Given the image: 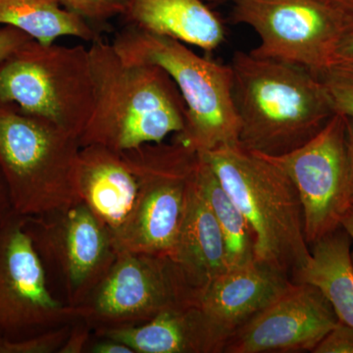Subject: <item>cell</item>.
Wrapping results in <instances>:
<instances>
[{
  "label": "cell",
  "instance_id": "25",
  "mask_svg": "<svg viewBox=\"0 0 353 353\" xmlns=\"http://www.w3.org/2000/svg\"><path fill=\"white\" fill-rule=\"evenodd\" d=\"M312 352L353 353V327L339 320Z\"/></svg>",
  "mask_w": 353,
  "mask_h": 353
},
{
  "label": "cell",
  "instance_id": "27",
  "mask_svg": "<svg viewBox=\"0 0 353 353\" xmlns=\"http://www.w3.org/2000/svg\"><path fill=\"white\" fill-rule=\"evenodd\" d=\"M30 39H32L31 37L16 28L10 26L0 28V63Z\"/></svg>",
  "mask_w": 353,
  "mask_h": 353
},
{
  "label": "cell",
  "instance_id": "16",
  "mask_svg": "<svg viewBox=\"0 0 353 353\" xmlns=\"http://www.w3.org/2000/svg\"><path fill=\"white\" fill-rule=\"evenodd\" d=\"M127 345L134 353H222L227 336L199 304L169 309L134 326L94 330Z\"/></svg>",
  "mask_w": 353,
  "mask_h": 353
},
{
  "label": "cell",
  "instance_id": "15",
  "mask_svg": "<svg viewBox=\"0 0 353 353\" xmlns=\"http://www.w3.org/2000/svg\"><path fill=\"white\" fill-rule=\"evenodd\" d=\"M292 283L284 272L254 259L229 268L204 290L199 306L225 336H229L263 310Z\"/></svg>",
  "mask_w": 353,
  "mask_h": 353
},
{
  "label": "cell",
  "instance_id": "26",
  "mask_svg": "<svg viewBox=\"0 0 353 353\" xmlns=\"http://www.w3.org/2000/svg\"><path fill=\"white\" fill-rule=\"evenodd\" d=\"M92 336L94 329L83 320L77 319L72 322L68 336L58 353L87 352Z\"/></svg>",
  "mask_w": 353,
  "mask_h": 353
},
{
  "label": "cell",
  "instance_id": "11",
  "mask_svg": "<svg viewBox=\"0 0 353 353\" xmlns=\"http://www.w3.org/2000/svg\"><path fill=\"white\" fill-rule=\"evenodd\" d=\"M77 319L75 307L51 292L24 218L14 216L0 230V340H22Z\"/></svg>",
  "mask_w": 353,
  "mask_h": 353
},
{
  "label": "cell",
  "instance_id": "8",
  "mask_svg": "<svg viewBox=\"0 0 353 353\" xmlns=\"http://www.w3.org/2000/svg\"><path fill=\"white\" fill-rule=\"evenodd\" d=\"M201 294L169 256L119 250L110 270L81 305L78 319L92 329L134 326L182 306Z\"/></svg>",
  "mask_w": 353,
  "mask_h": 353
},
{
  "label": "cell",
  "instance_id": "28",
  "mask_svg": "<svg viewBox=\"0 0 353 353\" xmlns=\"http://www.w3.org/2000/svg\"><path fill=\"white\" fill-rule=\"evenodd\" d=\"M90 353H134V350L120 341L108 336H92L88 352Z\"/></svg>",
  "mask_w": 353,
  "mask_h": 353
},
{
  "label": "cell",
  "instance_id": "10",
  "mask_svg": "<svg viewBox=\"0 0 353 353\" xmlns=\"http://www.w3.org/2000/svg\"><path fill=\"white\" fill-rule=\"evenodd\" d=\"M24 224L46 269L59 276L72 307L85 301L117 259L112 236L83 202L24 218Z\"/></svg>",
  "mask_w": 353,
  "mask_h": 353
},
{
  "label": "cell",
  "instance_id": "23",
  "mask_svg": "<svg viewBox=\"0 0 353 353\" xmlns=\"http://www.w3.org/2000/svg\"><path fill=\"white\" fill-rule=\"evenodd\" d=\"M72 323L30 338L0 340V353H58L66 341Z\"/></svg>",
  "mask_w": 353,
  "mask_h": 353
},
{
  "label": "cell",
  "instance_id": "31",
  "mask_svg": "<svg viewBox=\"0 0 353 353\" xmlns=\"http://www.w3.org/2000/svg\"><path fill=\"white\" fill-rule=\"evenodd\" d=\"M348 166H350V197L353 201V119L345 117ZM350 201V202H352Z\"/></svg>",
  "mask_w": 353,
  "mask_h": 353
},
{
  "label": "cell",
  "instance_id": "9",
  "mask_svg": "<svg viewBox=\"0 0 353 353\" xmlns=\"http://www.w3.org/2000/svg\"><path fill=\"white\" fill-rule=\"evenodd\" d=\"M232 20L248 25L260 44L257 57L282 60L319 73L333 62L353 15L328 0H231Z\"/></svg>",
  "mask_w": 353,
  "mask_h": 353
},
{
  "label": "cell",
  "instance_id": "19",
  "mask_svg": "<svg viewBox=\"0 0 353 353\" xmlns=\"http://www.w3.org/2000/svg\"><path fill=\"white\" fill-rule=\"evenodd\" d=\"M352 240L340 227L310 246L307 265L292 282L308 283L321 290L340 321L353 327Z\"/></svg>",
  "mask_w": 353,
  "mask_h": 353
},
{
  "label": "cell",
  "instance_id": "29",
  "mask_svg": "<svg viewBox=\"0 0 353 353\" xmlns=\"http://www.w3.org/2000/svg\"><path fill=\"white\" fill-rule=\"evenodd\" d=\"M16 215L17 214L14 211L6 179L0 170V230L8 224Z\"/></svg>",
  "mask_w": 353,
  "mask_h": 353
},
{
  "label": "cell",
  "instance_id": "1",
  "mask_svg": "<svg viewBox=\"0 0 353 353\" xmlns=\"http://www.w3.org/2000/svg\"><path fill=\"white\" fill-rule=\"evenodd\" d=\"M239 143L279 157L301 148L336 114L314 72L301 65L238 51L230 64Z\"/></svg>",
  "mask_w": 353,
  "mask_h": 353
},
{
  "label": "cell",
  "instance_id": "2",
  "mask_svg": "<svg viewBox=\"0 0 353 353\" xmlns=\"http://www.w3.org/2000/svg\"><path fill=\"white\" fill-rule=\"evenodd\" d=\"M94 105L79 139L81 148L124 152L163 143L185 130L187 110L171 77L154 64L129 61L113 43H90Z\"/></svg>",
  "mask_w": 353,
  "mask_h": 353
},
{
  "label": "cell",
  "instance_id": "24",
  "mask_svg": "<svg viewBox=\"0 0 353 353\" xmlns=\"http://www.w3.org/2000/svg\"><path fill=\"white\" fill-rule=\"evenodd\" d=\"M85 20L105 21L124 14L128 0H58Z\"/></svg>",
  "mask_w": 353,
  "mask_h": 353
},
{
  "label": "cell",
  "instance_id": "30",
  "mask_svg": "<svg viewBox=\"0 0 353 353\" xmlns=\"http://www.w3.org/2000/svg\"><path fill=\"white\" fill-rule=\"evenodd\" d=\"M333 61H353V28L336 46Z\"/></svg>",
  "mask_w": 353,
  "mask_h": 353
},
{
  "label": "cell",
  "instance_id": "20",
  "mask_svg": "<svg viewBox=\"0 0 353 353\" xmlns=\"http://www.w3.org/2000/svg\"><path fill=\"white\" fill-rule=\"evenodd\" d=\"M58 0H0V25L10 26L43 44L72 37L92 43L99 38L87 20Z\"/></svg>",
  "mask_w": 353,
  "mask_h": 353
},
{
  "label": "cell",
  "instance_id": "5",
  "mask_svg": "<svg viewBox=\"0 0 353 353\" xmlns=\"http://www.w3.org/2000/svg\"><path fill=\"white\" fill-rule=\"evenodd\" d=\"M80 152L76 137L11 104H0V170L20 217H37L82 202Z\"/></svg>",
  "mask_w": 353,
  "mask_h": 353
},
{
  "label": "cell",
  "instance_id": "7",
  "mask_svg": "<svg viewBox=\"0 0 353 353\" xmlns=\"http://www.w3.org/2000/svg\"><path fill=\"white\" fill-rule=\"evenodd\" d=\"M141 190L134 213L120 234L119 250L173 259L176 239L196 180L199 152L176 138L127 150Z\"/></svg>",
  "mask_w": 353,
  "mask_h": 353
},
{
  "label": "cell",
  "instance_id": "3",
  "mask_svg": "<svg viewBox=\"0 0 353 353\" xmlns=\"http://www.w3.org/2000/svg\"><path fill=\"white\" fill-rule=\"evenodd\" d=\"M201 154L248 220L255 259L292 280L307 265L311 250L301 199L289 176L263 154L239 143Z\"/></svg>",
  "mask_w": 353,
  "mask_h": 353
},
{
  "label": "cell",
  "instance_id": "18",
  "mask_svg": "<svg viewBox=\"0 0 353 353\" xmlns=\"http://www.w3.org/2000/svg\"><path fill=\"white\" fill-rule=\"evenodd\" d=\"M124 14L130 25L206 52L225 41L224 25L204 0H128Z\"/></svg>",
  "mask_w": 353,
  "mask_h": 353
},
{
  "label": "cell",
  "instance_id": "6",
  "mask_svg": "<svg viewBox=\"0 0 353 353\" xmlns=\"http://www.w3.org/2000/svg\"><path fill=\"white\" fill-rule=\"evenodd\" d=\"M0 104L80 139L94 105L90 50L30 39L0 63Z\"/></svg>",
  "mask_w": 353,
  "mask_h": 353
},
{
  "label": "cell",
  "instance_id": "14",
  "mask_svg": "<svg viewBox=\"0 0 353 353\" xmlns=\"http://www.w3.org/2000/svg\"><path fill=\"white\" fill-rule=\"evenodd\" d=\"M79 192L88 206L117 241L134 213L141 181L127 150L101 145L81 148Z\"/></svg>",
  "mask_w": 353,
  "mask_h": 353
},
{
  "label": "cell",
  "instance_id": "33",
  "mask_svg": "<svg viewBox=\"0 0 353 353\" xmlns=\"http://www.w3.org/2000/svg\"><path fill=\"white\" fill-rule=\"evenodd\" d=\"M328 1L353 15V0H328Z\"/></svg>",
  "mask_w": 353,
  "mask_h": 353
},
{
  "label": "cell",
  "instance_id": "22",
  "mask_svg": "<svg viewBox=\"0 0 353 353\" xmlns=\"http://www.w3.org/2000/svg\"><path fill=\"white\" fill-rule=\"evenodd\" d=\"M317 75L336 113L353 119V61H333Z\"/></svg>",
  "mask_w": 353,
  "mask_h": 353
},
{
  "label": "cell",
  "instance_id": "21",
  "mask_svg": "<svg viewBox=\"0 0 353 353\" xmlns=\"http://www.w3.org/2000/svg\"><path fill=\"white\" fill-rule=\"evenodd\" d=\"M197 179L219 225L228 269L250 263L255 259L252 229L201 153H199Z\"/></svg>",
  "mask_w": 353,
  "mask_h": 353
},
{
  "label": "cell",
  "instance_id": "34",
  "mask_svg": "<svg viewBox=\"0 0 353 353\" xmlns=\"http://www.w3.org/2000/svg\"><path fill=\"white\" fill-rule=\"evenodd\" d=\"M208 1H219V0H208Z\"/></svg>",
  "mask_w": 353,
  "mask_h": 353
},
{
  "label": "cell",
  "instance_id": "13",
  "mask_svg": "<svg viewBox=\"0 0 353 353\" xmlns=\"http://www.w3.org/2000/svg\"><path fill=\"white\" fill-rule=\"evenodd\" d=\"M339 322L321 290L292 282L228 339L225 353L313 352Z\"/></svg>",
  "mask_w": 353,
  "mask_h": 353
},
{
  "label": "cell",
  "instance_id": "17",
  "mask_svg": "<svg viewBox=\"0 0 353 353\" xmlns=\"http://www.w3.org/2000/svg\"><path fill=\"white\" fill-rule=\"evenodd\" d=\"M173 259L201 296L218 276L228 270L222 234L199 185L197 171Z\"/></svg>",
  "mask_w": 353,
  "mask_h": 353
},
{
  "label": "cell",
  "instance_id": "32",
  "mask_svg": "<svg viewBox=\"0 0 353 353\" xmlns=\"http://www.w3.org/2000/svg\"><path fill=\"white\" fill-rule=\"evenodd\" d=\"M341 227L345 230V233L348 234L353 243V201L350 202L347 210L341 217ZM352 259L353 263V250L352 252Z\"/></svg>",
  "mask_w": 353,
  "mask_h": 353
},
{
  "label": "cell",
  "instance_id": "4",
  "mask_svg": "<svg viewBox=\"0 0 353 353\" xmlns=\"http://www.w3.org/2000/svg\"><path fill=\"white\" fill-rule=\"evenodd\" d=\"M129 61L157 65L176 83L187 110L185 130L175 134L197 152L239 143L231 66L199 57L187 44L130 25L113 41Z\"/></svg>",
  "mask_w": 353,
  "mask_h": 353
},
{
  "label": "cell",
  "instance_id": "12",
  "mask_svg": "<svg viewBox=\"0 0 353 353\" xmlns=\"http://www.w3.org/2000/svg\"><path fill=\"white\" fill-rule=\"evenodd\" d=\"M264 157L282 169L296 187L309 246L341 227L352 201L345 116L334 114L301 148L279 157Z\"/></svg>",
  "mask_w": 353,
  "mask_h": 353
}]
</instances>
